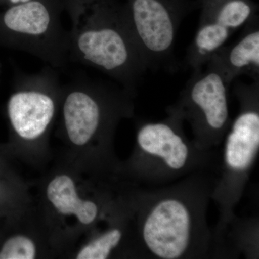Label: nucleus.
Segmentation results:
<instances>
[{"mask_svg": "<svg viewBox=\"0 0 259 259\" xmlns=\"http://www.w3.org/2000/svg\"><path fill=\"white\" fill-rule=\"evenodd\" d=\"M256 18L247 23L243 35L234 44L216 51L207 64L217 69L228 84L241 75L259 79V28Z\"/></svg>", "mask_w": 259, "mask_h": 259, "instance_id": "10", "label": "nucleus"}, {"mask_svg": "<svg viewBox=\"0 0 259 259\" xmlns=\"http://www.w3.org/2000/svg\"><path fill=\"white\" fill-rule=\"evenodd\" d=\"M255 8L249 0H205L187 61L192 69L207 64L238 29L251 21Z\"/></svg>", "mask_w": 259, "mask_h": 259, "instance_id": "7", "label": "nucleus"}, {"mask_svg": "<svg viewBox=\"0 0 259 259\" xmlns=\"http://www.w3.org/2000/svg\"><path fill=\"white\" fill-rule=\"evenodd\" d=\"M0 190H1V183H0Z\"/></svg>", "mask_w": 259, "mask_h": 259, "instance_id": "16", "label": "nucleus"}, {"mask_svg": "<svg viewBox=\"0 0 259 259\" xmlns=\"http://www.w3.org/2000/svg\"><path fill=\"white\" fill-rule=\"evenodd\" d=\"M137 143L143 151L161 158L171 169H182L188 159L187 145L171 122L143 125L138 132Z\"/></svg>", "mask_w": 259, "mask_h": 259, "instance_id": "11", "label": "nucleus"}, {"mask_svg": "<svg viewBox=\"0 0 259 259\" xmlns=\"http://www.w3.org/2000/svg\"><path fill=\"white\" fill-rule=\"evenodd\" d=\"M124 233L118 227L111 228L104 233L97 235L76 250V259H106L111 256L112 252L122 241Z\"/></svg>", "mask_w": 259, "mask_h": 259, "instance_id": "14", "label": "nucleus"}, {"mask_svg": "<svg viewBox=\"0 0 259 259\" xmlns=\"http://www.w3.org/2000/svg\"><path fill=\"white\" fill-rule=\"evenodd\" d=\"M62 86L52 67L20 76L7 105L10 127L23 156L44 154L59 113Z\"/></svg>", "mask_w": 259, "mask_h": 259, "instance_id": "3", "label": "nucleus"}, {"mask_svg": "<svg viewBox=\"0 0 259 259\" xmlns=\"http://www.w3.org/2000/svg\"><path fill=\"white\" fill-rule=\"evenodd\" d=\"M70 61L105 73L132 95L148 67L125 11L100 0L70 6Z\"/></svg>", "mask_w": 259, "mask_h": 259, "instance_id": "1", "label": "nucleus"}, {"mask_svg": "<svg viewBox=\"0 0 259 259\" xmlns=\"http://www.w3.org/2000/svg\"><path fill=\"white\" fill-rule=\"evenodd\" d=\"M54 247L49 236L39 231L25 229L9 237L0 248V259H35L41 258L49 245Z\"/></svg>", "mask_w": 259, "mask_h": 259, "instance_id": "13", "label": "nucleus"}, {"mask_svg": "<svg viewBox=\"0 0 259 259\" xmlns=\"http://www.w3.org/2000/svg\"><path fill=\"white\" fill-rule=\"evenodd\" d=\"M81 168L68 161L54 170L42 187L44 223L55 247L91 229L100 219V204L88 194Z\"/></svg>", "mask_w": 259, "mask_h": 259, "instance_id": "4", "label": "nucleus"}, {"mask_svg": "<svg viewBox=\"0 0 259 259\" xmlns=\"http://www.w3.org/2000/svg\"><path fill=\"white\" fill-rule=\"evenodd\" d=\"M10 3L13 5L20 4V3H26L30 0H9Z\"/></svg>", "mask_w": 259, "mask_h": 259, "instance_id": "15", "label": "nucleus"}, {"mask_svg": "<svg viewBox=\"0 0 259 259\" xmlns=\"http://www.w3.org/2000/svg\"><path fill=\"white\" fill-rule=\"evenodd\" d=\"M131 95L122 87L93 80L62 86L58 115L61 138L71 153L69 162L87 166L97 146L129 113Z\"/></svg>", "mask_w": 259, "mask_h": 259, "instance_id": "2", "label": "nucleus"}, {"mask_svg": "<svg viewBox=\"0 0 259 259\" xmlns=\"http://www.w3.org/2000/svg\"><path fill=\"white\" fill-rule=\"evenodd\" d=\"M192 215L182 201L166 199L148 213L142 226V237L148 249L163 259H177L190 244Z\"/></svg>", "mask_w": 259, "mask_h": 259, "instance_id": "8", "label": "nucleus"}, {"mask_svg": "<svg viewBox=\"0 0 259 259\" xmlns=\"http://www.w3.org/2000/svg\"><path fill=\"white\" fill-rule=\"evenodd\" d=\"M7 42L47 62L52 68L70 61L69 32L59 15L42 0L13 5L0 17Z\"/></svg>", "mask_w": 259, "mask_h": 259, "instance_id": "5", "label": "nucleus"}, {"mask_svg": "<svg viewBox=\"0 0 259 259\" xmlns=\"http://www.w3.org/2000/svg\"><path fill=\"white\" fill-rule=\"evenodd\" d=\"M168 0H131L125 12L148 66L163 64L173 54L182 15Z\"/></svg>", "mask_w": 259, "mask_h": 259, "instance_id": "6", "label": "nucleus"}, {"mask_svg": "<svg viewBox=\"0 0 259 259\" xmlns=\"http://www.w3.org/2000/svg\"><path fill=\"white\" fill-rule=\"evenodd\" d=\"M237 117L227 138L226 161L236 171L250 166L259 147V114L249 105Z\"/></svg>", "mask_w": 259, "mask_h": 259, "instance_id": "12", "label": "nucleus"}, {"mask_svg": "<svg viewBox=\"0 0 259 259\" xmlns=\"http://www.w3.org/2000/svg\"><path fill=\"white\" fill-rule=\"evenodd\" d=\"M193 70L182 93L194 125L210 134L222 132L229 120L228 84L223 75L208 64Z\"/></svg>", "mask_w": 259, "mask_h": 259, "instance_id": "9", "label": "nucleus"}]
</instances>
